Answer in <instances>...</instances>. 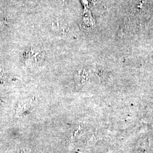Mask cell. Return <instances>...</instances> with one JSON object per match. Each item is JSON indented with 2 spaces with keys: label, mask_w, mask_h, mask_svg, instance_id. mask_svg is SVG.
I'll return each instance as SVG.
<instances>
[{
  "label": "cell",
  "mask_w": 153,
  "mask_h": 153,
  "mask_svg": "<svg viewBox=\"0 0 153 153\" xmlns=\"http://www.w3.org/2000/svg\"><path fill=\"white\" fill-rule=\"evenodd\" d=\"M19 153H30V152H29V150H28L27 149L25 148V149H22L21 150H20Z\"/></svg>",
  "instance_id": "6da1fadb"
}]
</instances>
